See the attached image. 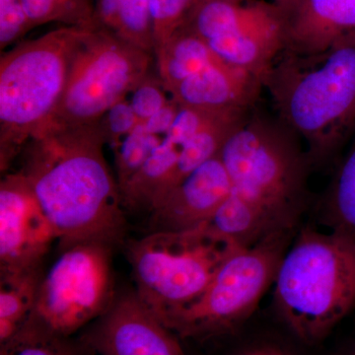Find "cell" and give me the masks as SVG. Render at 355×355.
<instances>
[{"instance_id": "7a4b0ae2", "label": "cell", "mask_w": 355, "mask_h": 355, "mask_svg": "<svg viewBox=\"0 0 355 355\" xmlns=\"http://www.w3.org/2000/svg\"><path fill=\"white\" fill-rule=\"evenodd\" d=\"M263 87L311 164L328 160L355 128V33L316 53L284 50Z\"/></svg>"}, {"instance_id": "4fadbf2b", "label": "cell", "mask_w": 355, "mask_h": 355, "mask_svg": "<svg viewBox=\"0 0 355 355\" xmlns=\"http://www.w3.org/2000/svg\"><path fill=\"white\" fill-rule=\"evenodd\" d=\"M79 338L93 354L184 355L176 335L135 291L114 297Z\"/></svg>"}, {"instance_id": "4316f807", "label": "cell", "mask_w": 355, "mask_h": 355, "mask_svg": "<svg viewBox=\"0 0 355 355\" xmlns=\"http://www.w3.org/2000/svg\"><path fill=\"white\" fill-rule=\"evenodd\" d=\"M91 350L86 347L80 338L50 340L28 343L4 352L0 355H90Z\"/></svg>"}, {"instance_id": "44dd1931", "label": "cell", "mask_w": 355, "mask_h": 355, "mask_svg": "<svg viewBox=\"0 0 355 355\" xmlns=\"http://www.w3.org/2000/svg\"><path fill=\"white\" fill-rule=\"evenodd\" d=\"M162 135L147 130L144 121L114 146L116 178L120 191L125 189L160 144Z\"/></svg>"}, {"instance_id": "7402d4cb", "label": "cell", "mask_w": 355, "mask_h": 355, "mask_svg": "<svg viewBox=\"0 0 355 355\" xmlns=\"http://www.w3.org/2000/svg\"><path fill=\"white\" fill-rule=\"evenodd\" d=\"M33 26L62 21L90 28V0H21Z\"/></svg>"}, {"instance_id": "83f0119b", "label": "cell", "mask_w": 355, "mask_h": 355, "mask_svg": "<svg viewBox=\"0 0 355 355\" xmlns=\"http://www.w3.org/2000/svg\"><path fill=\"white\" fill-rule=\"evenodd\" d=\"M179 110L180 105L174 99H172L157 114H154L148 120L144 121V125H146L149 132L164 137L166 133L169 132L173 123L176 120Z\"/></svg>"}, {"instance_id": "d4e9b609", "label": "cell", "mask_w": 355, "mask_h": 355, "mask_svg": "<svg viewBox=\"0 0 355 355\" xmlns=\"http://www.w3.org/2000/svg\"><path fill=\"white\" fill-rule=\"evenodd\" d=\"M140 123L130 102L125 99L114 104L106 112L99 121L100 130L105 141L116 146L123 137H127Z\"/></svg>"}, {"instance_id": "52a82bcc", "label": "cell", "mask_w": 355, "mask_h": 355, "mask_svg": "<svg viewBox=\"0 0 355 355\" xmlns=\"http://www.w3.org/2000/svg\"><path fill=\"white\" fill-rule=\"evenodd\" d=\"M240 248L202 226L150 232L128 248L135 293L164 324L202 296L222 263Z\"/></svg>"}, {"instance_id": "8fae6325", "label": "cell", "mask_w": 355, "mask_h": 355, "mask_svg": "<svg viewBox=\"0 0 355 355\" xmlns=\"http://www.w3.org/2000/svg\"><path fill=\"white\" fill-rule=\"evenodd\" d=\"M155 57L163 85L187 108L251 109L263 87L256 77L217 57L184 26Z\"/></svg>"}, {"instance_id": "ba28073f", "label": "cell", "mask_w": 355, "mask_h": 355, "mask_svg": "<svg viewBox=\"0 0 355 355\" xmlns=\"http://www.w3.org/2000/svg\"><path fill=\"white\" fill-rule=\"evenodd\" d=\"M295 230L272 233L240 248L222 263L202 296L164 324L181 338L207 340L235 331L253 314L291 247Z\"/></svg>"}, {"instance_id": "6da1fadb", "label": "cell", "mask_w": 355, "mask_h": 355, "mask_svg": "<svg viewBox=\"0 0 355 355\" xmlns=\"http://www.w3.org/2000/svg\"><path fill=\"white\" fill-rule=\"evenodd\" d=\"M105 144L98 123L48 125L20 154L18 172L53 224L60 250L91 241L114 247L125 235V207Z\"/></svg>"}, {"instance_id": "8992f818", "label": "cell", "mask_w": 355, "mask_h": 355, "mask_svg": "<svg viewBox=\"0 0 355 355\" xmlns=\"http://www.w3.org/2000/svg\"><path fill=\"white\" fill-rule=\"evenodd\" d=\"M112 250L93 241L60 250L44 273L31 313L0 354L28 343L72 338L101 316L114 299Z\"/></svg>"}, {"instance_id": "f546056e", "label": "cell", "mask_w": 355, "mask_h": 355, "mask_svg": "<svg viewBox=\"0 0 355 355\" xmlns=\"http://www.w3.org/2000/svg\"><path fill=\"white\" fill-rule=\"evenodd\" d=\"M300 1L301 0H273V3L279 7L282 12L286 15L287 19V17L295 10Z\"/></svg>"}, {"instance_id": "484cf974", "label": "cell", "mask_w": 355, "mask_h": 355, "mask_svg": "<svg viewBox=\"0 0 355 355\" xmlns=\"http://www.w3.org/2000/svg\"><path fill=\"white\" fill-rule=\"evenodd\" d=\"M33 26L21 0L0 2V46L1 50L17 41Z\"/></svg>"}, {"instance_id": "ffe728a7", "label": "cell", "mask_w": 355, "mask_h": 355, "mask_svg": "<svg viewBox=\"0 0 355 355\" xmlns=\"http://www.w3.org/2000/svg\"><path fill=\"white\" fill-rule=\"evenodd\" d=\"M322 212L330 230L355 239V139L331 182Z\"/></svg>"}, {"instance_id": "9c48e42d", "label": "cell", "mask_w": 355, "mask_h": 355, "mask_svg": "<svg viewBox=\"0 0 355 355\" xmlns=\"http://www.w3.org/2000/svg\"><path fill=\"white\" fill-rule=\"evenodd\" d=\"M150 64L151 53L91 29L72 57L64 95L49 125L98 123L148 76Z\"/></svg>"}, {"instance_id": "d6a6232c", "label": "cell", "mask_w": 355, "mask_h": 355, "mask_svg": "<svg viewBox=\"0 0 355 355\" xmlns=\"http://www.w3.org/2000/svg\"><path fill=\"white\" fill-rule=\"evenodd\" d=\"M3 1H11V0H0V2H3Z\"/></svg>"}, {"instance_id": "d6986e66", "label": "cell", "mask_w": 355, "mask_h": 355, "mask_svg": "<svg viewBox=\"0 0 355 355\" xmlns=\"http://www.w3.org/2000/svg\"><path fill=\"white\" fill-rule=\"evenodd\" d=\"M44 268L0 275V347L25 323L34 307Z\"/></svg>"}, {"instance_id": "7c38bea8", "label": "cell", "mask_w": 355, "mask_h": 355, "mask_svg": "<svg viewBox=\"0 0 355 355\" xmlns=\"http://www.w3.org/2000/svg\"><path fill=\"white\" fill-rule=\"evenodd\" d=\"M58 242L29 184L19 172L0 183V275L43 268L44 257Z\"/></svg>"}, {"instance_id": "5bb4252c", "label": "cell", "mask_w": 355, "mask_h": 355, "mask_svg": "<svg viewBox=\"0 0 355 355\" xmlns=\"http://www.w3.org/2000/svg\"><path fill=\"white\" fill-rule=\"evenodd\" d=\"M227 110V109H226ZM220 110H200L180 106L176 120L146 165L121 191L125 209L151 210L191 174L187 148L196 133Z\"/></svg>"}, {"instance_id": "1f68e13d", "label": "cell", "mask_w": 355, "mask_h": 355, "mask_svg": "<svg viewBox=\"0 0 355 355\" xmlns=\"http://www.w3.org/2000/svg\"><path fill=\"white\" fill-rule=\"evenodd\" d=\"M343 355H355V343L352 345V347L345 350Z\"/></svg>"}, {"instance_id": "cb8c5ba5", "label": "cell", "mask_w": 355, "mask_h": 355, "mask_svg": "<svg viewBox=\"0 0 355 355\" xmlns=\"http://www.w3.org/2000/svg\"><path fill=\"white\" fill-rule=\"evenodd\" d=\"M130 105L140 121H146L173 99L161 79L147 76L132 91Z\"/></svg>"}, {"instance_id": "e0dca14e", "label": "cell", "mask_w": 355, "mask_h": 355, "mask_svg": "<svg viewBox=\"0 0 355 355\" xmlns=\"http://www.w3.org/2000/svg\"><path fill=\"white\" fill-rule=\"evenodd\" d=\"M90 28L154 53L150 0H90Z\"/></svg>"}, {"instance_id": "ac0fdd59", "label": "cell", "mask_w": 355, "mask_h": 355, "mask_svg": "<svg viewBox=\"0 0 355 355\" xmlns=\"http://www.w3.org/2000/svg\"><path fill=\"white\" fill-rule=\"evenodd\" d=\"M202 227L241 248L253 246L272 233L286 230L266 210L233 189Z\"/></svg>"}, {"instance_id": "603a6c76", "label": "cell", "mask_w": 355, "mask_h": 355, "mask_svg": "<svg viewBox=\"0 0 355 355\" xmlns=\"http://www.w3.org/2000/svg\"><path fill=\"white\" fill-rule=\"evenodd\" d=\"M193 8V0H150L154 53L184 24Z\"/></svg>"}, {"instance_id": "30bf717a", "label": "cell", "mask_w": 355, "mask_h": 355, "mask_svg": "<svg viewBox=\"0 0 355 355\" xmlns=\"http://www.w3.org/2000/svg\"><path fill=\"white\" fill-rule=\"evenodd\" d=\"M217 57L263 83L286 48V17L265 2H209L191 9L183 25Z\"/></svg>"}, {"instance_id": "3957f363", "label": "cell", "mask_w": 355, "mask_h": 355, "mask_svg": "<svg viewBox=\"0 0 355 355\" xmlns=\"http://www.w3.org/2000/svg\"><path fill=\"white\" fill-rule=\"evenodd\" d=\"M275 311L306 345L321 343L355 307V239L306 226L275 280Z\"/></svg>"}, {"instance_id": "2e32d148", "label": "cell", "mask_w": 355, "mask_h": 355, "mask_svg": "<svg viewBox=\"0 0 355 355\" xmlns=\"http://www.w3.org/2000/svg\"><path fill=\"white\" fill-rule=\"evenodd\" d=\"M355 33V0H301L286 19V51L316 53Z\"/></svg>"}, {"instance_id": "f1b7e54d", "label": "cell", "mask_w": 355, "mask_h": 355, "mask_svg": "<svg viewBox=\"0 0 355 355\" xmlns=\"http://www.w3.org/2000/svg\"><path fill=\"white\" fill-rule=\"evenodd\" d=\"M235 355H291L284 350L277 349V347H261L245 350Z\"/></svg>"}, {"instance_id": "5b68a950", "label": "cell", "mask_w": 355, "mask_h": 355, "mask_svg": "<svg viewBox=\"0 0 355 355\" xmlns=\"http://www.w3.org/2000/svg\"><path fill=\"white\" fill-rule=\"evenodd\" d=\"M298 139L282 121L249 114L218 154L233 190L266 210L286 230H296L307 205L312 164Z\"/></svg>"}, {"instance_id": "9a60e30c", "label": "cell", "mask_w": 355, "mask_h": 355, "mask_svg": "<svg viewBox=\"0 0 355 355\" xmlns=\"http://www.w3.org/2000/svg\"><path fill=\"white\" fill-rule=\"evenodd\" d=\"M232 191L219 155L198 167L177 184L150 214V232L191 230L205 225Z\"/></svg>"}, {"instance_id": "277c9868", "label": "cell", "mask_w": 355, "mask_h": 355, "mask_svg": "<svg viewBox=\"0 0 355 355\" xmlns=\"http://www.w3.org/2000/svg\"><path fill=\"white\" fill-rule=\"evenodd\" d=\"M90 28L65 25L23 42L0 60V169L50 123L64 95L70 64Z\"/></svg>"}, {"instance_id": "4dcf8cb0", "label": "cell", "mask_w": 355, "mask_h": 355, "mask_svg": "<svg viewBox=\"0 0 355 355\" xmlns=\"http://www.w3.org/2000/svg\"><path fill=\"white\" fill-rule=\"evenodd\" d=\"M218 1L239 2L243 1V0H193V7L200 6V4L209 3V2Z\"/></svg>"}]
</instances>
